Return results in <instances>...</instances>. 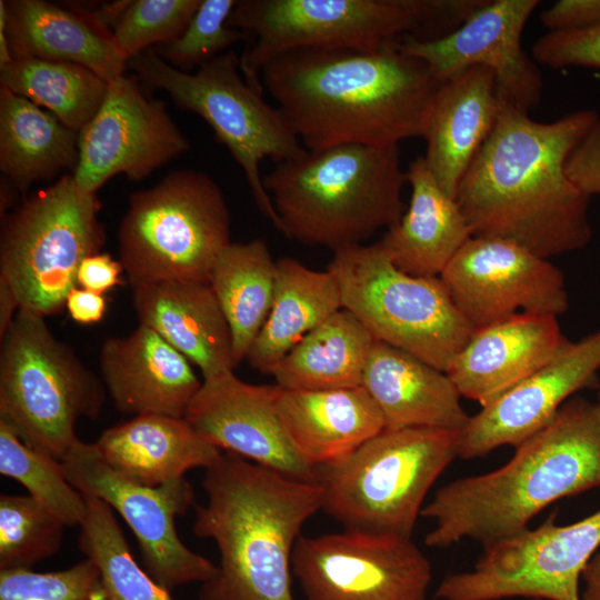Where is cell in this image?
Here are the masks:
<instances>
[{"label":"cell","mask_w":600,"mask_h":600,"mask_svg":"<svg viewBox=\"0 0 600 600\" xmlns=\"http://www.w3.org/2000/svg\"><path fill=\"white\" fill-rule=\"evenodd\" d=\"M439 278L474 330L520 312L558 317L569 309L561 270L506 239L470 237Z\"/></svg>","instance_id":"2e32d148"},{"label":"cell","mask_w":600,"mask_h":600,"mask_svg":"<svg viewBox=\"0 0 600 600\" xmlns=\"http://www.w3.org/2000/svg\"><path fill=\"white\" fill-rule=\"evenodd\" d=\"M550 31H571L600 22V0H559L540 14Z\"/></svg>","instance_id":"7bdbcfd3"},{"label":"cell","mask_w":600,"mask_h":600,"mask_svg":"<svg viewBox=\"0 0 600 600\" xmlns=\"http://www.w3.org/2000/svg\"><path fill=\"white\" fill-rule=\"evenodd\" d=\"M493 72L470 67L439 83L422 121L423 156L441 189L456 199L459 183L492 132L500 112Z\"/></svg>","instance_id":"603a6c76"},{"label":"cell","mask_w":600,"mask_h":600,"mask_svg":"<svg viewBox=\"0 0 600 600\" xmlns=\"http://www.w3.org/2000/svg\"><path fill=\"white\" fill-rule=\"evenodd\" d=\"M66 307L77 322H98L106 311V298L102 293L76 288L68 296Z\"/></svg>","instance_id":"f6af8a7d"},{"label":"cell","mask_w":600,"mask_h":600,"mask_svg":"<svg viewBox=\"0 0 600 600\" xmlns=\"http://www.w3.org/2000/svg\"><path fill=\"white\" fill-rule=\"evenodd\" d=\"M0 28L4 29L12 59L72 62L108 82L127 69L111 30L84 8L67 9L43 0H1Z\"/></svg>","instance_id":"cb8c5ba5"},{"label":"cell","mask_w":600,"mask_h":600,"mask_svg":"<svg viewBox=\"0 0 600 600\" xmlns=\"http://www.w3.org/2000/svg\"><path fill=\"white\" fill-rule=\"evenodd\" d=\"M460 431L383 429L321 470L322 510L344 529L411 538L423 500L458 457Z\"/></svg>","instance_id":"9c48e42d"},{"label":"cell","mask_w":600,"mask_h":600,"mask_svg":"<svg viewBox=\"0 0 600 600\" xmlns=\"http://www.w3.org/2000/svg\"><path fill=\"white\" fill-rule=\"evenodd\" d=\"M202 487L193 532L212 540L220 559L199 600H293V550L306 521L322 510V484L222 452Z\"/></svg>","instance_id":"277c9868"},{"label":"cell","mask_w":600,"mask_h":600,"mask_svg":"<svg viewBox=\"0 0 600 600\" xmlns=\"http://www.w3.org/2000/svg\"><path fill=\"white\" fill-rule=\"evenodd\" d=\"M280 232L308 246L361 244L404 213L399 144H342L278 163L263 179Z\"/></svg>","instance_id":"5b68a950"},{"label":"cell","mask_w":600,"mask_h":600,"mask_svg":"<svg viewBox=\"0 0 600 600\" xmlns=\"http://www.w3.org/2000/svg\"><path fill=\"white\" fill-rule=\"evenodd\" d=\"M123 271L120 261L108 253H98L86 258L78 270V284L83 289L103 293L120 282Z\"/></svg>","instance_id":"ee69618b"},{"label":"cell","mask_w":600,"mask_h":600,"mask_svg":"<svg viewBox=\"0 0 600 600\" xmlns=\"http://www.w3.org/2000/svg\"><path fill=\"white\" fill-rule=\"evenodd\" d=\"M600 487V410L569 399L502 467L439 488L421 516L434 521L424 543L471 539L482 548L529 528L552 502Z\"/></svg>","instance_id":"3957f363"},{"label":"cell","mask_w":600,"mask_h":600,"mask_svg":"<svg viewBox=\"0 0 600 600\" xmlns=\"http://www.w3.org/2000/svg\"><path fill=\"white\" fill-rule=\"evenodd\" d=\"M327 269L339 282L343 308L376 340L441 371L474 331L439 277L401 271L379 241L334 250Z\"/></svg>","instance_id":"7c38bea8"},{"label":"cell","mask_w":600,"mask_h":600,"mask_svg":"<svg viewBox=\"0 0 600 600\" xmlns=\"http://www.w3.org/2000/svg\"><path fill=\"white\" fill-rule=\"evenodd\" d=\"M230 213L218 183L198 170H174L130 194L118 230L129 284L190 281L209 284L230 244Z\"/></svg>","instance_id":"ba28073f"},{"label":"cell","mask_w":600,"mask_h":600,"mask_svg":"<svg viewBox=\"0 0 600 600\" xmlns=\"http://www.w3.org/2000/svg\"><path fill=\"white\" fill-rule=\"evenodd\" d=\"M581 600H600V552H597L587 564L583 573Z\"/></svg>","instance_id":"7dc6e473"},{"label":"cell","mask_w":600,"mask_h":600,"mask_svg":"<svg viewBox=\"0 0 600 600\" xmlns=\"http://www.w3.org/2000/svg\"><path fill=\"white\" fill-rule=\"evenodd\" d=\"M376 341L361 321L342 308L306 334L280 360L271 376L284 390L360 387Z\"/></svg>","instance_id":"1f68e13d"},{"label":"cell","mask_w":600,"mask_h":600,"mask_svg":"<svg viewBox=\"0 0 600 600\" xmlns=\"http://www.w3.org/2000/svg\"><path fill=\"white\" fill-rule=\"evenodd\" d=\"M103 384L116 408L128 414L184 418L202 386L190 361L158 332L139 324L100 350Z\"/></svg>","instance_id":"44dd1931"},{"label":"cell","mask_w":600,"mask_h":600,"mask_svg":"<svg viewBox=\"0 0 600 600\" xmlns=\"http://www.w3.org/2000/svg\"><path fill=\"white\" fill-rule=\"evenodd\" d=\"M0 473L22 484L67 527L86 519L87 499L68 481L61 461L29 447L1 421Z\"/></svg>","instance_id":"d590c367"},{"label":"cell","mask_w":600,"mask_h":600,"mask_svg":"<svg viewBox=\"0 0 600 600\" xmlns=\"http://www.w3.org/2000/svg\"><path fill=\"white\" fill-rule=\"evenodd\" d=\"M234 0H201L183 33L153 51L173 68L188 72L226 52L248 34L227 24Z\"/></svg>","instance_id":"f35d334b"},{"label":"cell","mask_w":600,"mask_h":600,"mask_svg":"<svg viewBox=\"0 0 600 600\" xmlns=\"http://www.w3.org/2000/svg\"><path fill=\"white\" fill-rule=\"evenodd\" d=\"M342 308L340 286L331 271L310 269L293 258L278 260L271 309L247 361L271 374L306 334Z\"/></svg>","instance_id":"f546056e"},{"label":"cell","mask_w":600,"mask_h":600,"mask_svg":"<svg viewBox=\"0 0 600 600\" xmlns=\"http://www.w3.org/2000/svg\"><path fill=\"white\" fill-rule=\"evenodd\" d=\"M276 276L277 261L261 239L231 242L214 262L209 286L229 324L236 366L268 318Z\"/></svg>","instance_id":"d6a6232c"},{"label":"cell","mask_w":600,"mask_h":600,"mask_svg":"<svg viewBox=\"0 0 600 600\" xmlns=\"http://www.w3.org/2000/svg\"><path fill=\"white\" fill-rule=\"evenodd\" d=\"M278 412L298 456L319 471L341 463L384 429L378 406L362 386L326 391L281 388Z\"/></svg>","instance_id":"484cf974"},{"label":"cell","mask_w":600,"mask_h":600,"mask_svg":"<svg viewBox=\"0 0 600 600\" xmlns=\"http://www.w3.org/2000/svg\"><path fill=\"white\" fill-rule=\"evenodd\" d=\"M86 499L88 512L80 526L79 548L99 569L109 600H173L137 563L114 511L97 498Z\"/></svg>","instance_id":"e575fe53"},{"label":"cell","mask_w":600,"mask_h":600,"mask_svg":"<svg viewBox=\"0 0 600 600\" xmlns=\"http://www.w3.org/2000/svg\"><path fill=\"white\" fill-rule=\"evenodd\" d=\"M18 311L19 303L16 294L8 282L0 277V338L9 329Z\"/></svg>","instance_id":"bcb514c9"},{"label":"cell","mask_w":600,"mask_h":600,"mask_svg":"<svg viewBox=\"0 0 600 600\" xmlns=\"http://www.w3.org/2000/svg\"><path fill=\"white\" fill-rule=\"evenodd\" d=\"M392 42L376 52L301 48L269 61L260 81L308 151L420 138L439 81Z\"/></svg>","instance_id":"7a4b0ae2"},{"label":"cell","mask_w":600,"mask_h":600,"mask_svg":"<svg viewBox=\"0 0 600 600\" xmlns=\"http://www.w3.org/2000/svg\"><path fill=\"white\" fill-rule=\"evenodd\" d=\"M117 473L136 483L158 487L211 467L222 454L186 418L136 416L104 430L93 442Z\"/></svg>","instance_id":"83f0119b"},{"label":"cell","mask_w":600,"mask_h":600,"mask_svg":"<svg viewBox=\"0 0 600 600\" xmlns=\"http://www.w3.org/2000/svg\"><path fill=\"white\" fill-rule=\"evenodd\" d=\"M362 387L378 406L386 429L461 431L470 419L444 371L378 340L366 364Z\"/></svg>","instance_id":"4316f807"},{"label":"cell","mask_w":600,"mask_h":600,"mask_svg":"<svg viewBox=\"0 0 600 600\" xmlns=\"http://www.w3.org/2000/svg\"><path fill=\"white\" fill-rule=\"evenodd\" d=\"M0 600H109V597L99 569L86 558L51 572L0 570Z\"/></svg>","instance_id":"ab89813d"},{"label":"cell","mask_w":600,"mask_h":600,"mask_svg":"<svg viewBox=\"0 0 600 600\" xmlns=\"http://www.w3.org/2000/svg\"><path fill=\"white\" fill-rule=\"evenodd\" d=\"M531 57L552 69H600V22L581 30L549 31L533 43Z\"/></svg>","instance_id":"60d3db41"},{"label":"cell","mask_w":600,"mask_h":600,"mask_svg":"<svg viewBox=\"0 0 600 600\" xmlns=\"http://www.w3.org/2000/svg\"><path fill=\"white\" fill-rule=\"evenodd\" d=\"M484 0H241L227 24L253 38L240 58L247 83L263 93L262 68L294 49L376 52L411 37L436 40L459 28Z\"/></svg>","instance_id":"8992f818"},{"label":"cell","mask_w":600,"mask_h":600,"mask_svg":"<svg viewBox=\"0 0 600 600\" xmlns=\"http://www.w3.org/2000/svg\"><path fill=\"white\" fill-rule=\"evenodd\" d=\"M100 208L96 193L63 174L1 218L0 277L20 310L44 318L66 307L81 262L104 246Z\"/></svg>","instance_id":"30bf717a"},{"label":"cell","mask_w":600,"mask_h":600,"mask_svg":"<svg viewBox=\"0 0 600 600\" xmlns=\"http://www.w3.org/2000/svg\"><path fill=\"white\" fill-rule=\"evenodd\" d=\"M292 573L304 600H428L432 578L411 538L353 529L301 536Z\"/></svg>","instance_id":"9a60e30c"},{"label":"cell","mask_w":600,"mask_h":600,"mask_svg":"<svg viewBox=\"0 0 600 600\" xmlns=\"http://www.w3.org/2000/svg\"><path fill=\"white\" fill-rule=\"evenodd\" d=\"M597 404H598V408H599V410H600V393H599V401H598Z\"/></svg>","instance_id":"c3c4849f"},{"label":"cell","mask_w":600,"mask_h":600,"mask_svg":"<svg viewBox=\"0 0 600 600\" xmlns=\"http://www.w3.org/2000/svg\"><path fill=\"white\" fill-rule=\"evenodd\" d=\"M78 140L51 112L0 86V169L16 189L74 170Z\"/></svg>","instance_id":"4dcf8cb0"},{"label":"cell","mask_w":600,"mask_h":600,"mask_svg":"<svg viewBox=\"0 0 600 600\" xmlns=\"http://www.w3.org/2000/svg\"><path fill=\"white\" fill-rule=\"evenodd\" d=\"M78 146L72 177L89 193L117 174L141 180L190 149L166 103L148 98L134 74L109 82L101 108L79 132Z\"/></svg>","instance_id":"e0dca14e"},{"label":"cell","mask_w":600,"mask_h":600,"mask_svg":"<svg viewBox=\"0 0 600 600\" xmlns=\"http://www.w3.org/2000/svg\"><path fill=\"white\" fill-rule=\"evenodd\" d=\"M598 117L583 109L539 122L501 104L457 190L471 236L510 240L544 259L584 248L592 237L591 197L566 166Z\"/></svg>","instance_id":"6da1fadb"},{"label":"cell","mask_w":600,"mask_h":600,"mask_svg":"<svg viewBox=\"0 0 600 600\" xmlns=\"http://www.w3.org/2000/svg\"><path fill=\"white\" fill-rule=\"evenodd\" d=\"M411 187L409 206L379 241L401 271L418 277H439L472 237L456 201L438 184L423 156L406 170Z\"/></svg>","instance_id":"f1b7e54d"},{"label":"cell","mask_w":600,"mask_h":600,"mask_svg":"<svg viewBox=\"0 0 600 600\" xmlns=\"http://www.w3.org/2000/svg\"><path fill=\"white\" fill-rule=\"evenodd\" d=\"M566 169L586 194H600V114L570 153Z\"/></svg>","instance_id":"b9f144b4"},{"label":"cell","mask_w":600,"mask_h":600,"mask_svg":"<svg viewBox=\"0 0 600 600\" xmlns=\"http://www.w3.org/2000/svg\"><path fill=\"white\" fill-rule=\"evenodd\" d=\"M0 83L47 108L80 132L101 108L109 82L87 67L38 58H18L0 67Z\"/></svg>","instance_id":"836d02e7"},{"label":"cell","mask_w":600,"mask_h":600,"mask_svg":"<svg viewBox=\"0 0 600 600\" xmlns=\"http://www.w3.org/2000/svg\"><path fill=\"white\" fill-rule=\"evenodd\" d=\"M127 68L147 88L164 90L178 108L197 113L212 128L242 168L259 210L280 230L259 164L264 158L277 163L298 159L308 150L277 108L241 77L240 58L226 51L188 73L150 48L130 58Z\"/></svg>","instance_id":"8fae6325"},{"label":"cell","mask_w":600,"mask_h":600,"mask_svg":"<svg viewBox=\"0 0 600 600\" xmlns=\"http://www.w3.org/2000/svg\"><path fill=\"white\" fill-rule=\"evenodd\" d=\"M61 463L78 491L103 501L121 516L136 537L144 570L163 589L170 592L214 577L217 566L189 549L178 536L176 519L194 501L186 478L158 487L136 483L107 466L93 442L80 439Z\"/></svg>","instance_id":"5bb4252c"},{"label":"cell","mask_w":600,"mask_h":600,"mask_svg":"<svg viewBox=\"0 0 600 600\" xmlns=\"http://www.w3.org/2000/svg\"><path fill=\"white\" fill-rule=\"evenodd\" d=\"M278 384H252L233 371L202 381L184 416L208 442L288 477L320 482L293 449L278 412Z\"/></svg>","instance_id":"ffe728a7"},{"label":"cell","mask_w":600,"mask_h":600,"mask_svg":"<svg viewBox=\"0 0 600 600\" xmlns=\"http://www.w3.org/2000/svg\"><path fill=\"white\" fill-rule=\"evenodd\" d=\"M568 339L551 314L520 312L476 329L446 373L484 406L549 362Z\"/></svg>","instance_id":"7402d4cb"},{"label":"cell","mask_w":600,"mask_h":600,"mask_svg":"<svg viewBox=\"0 0 600 600\" xmlns=\"http://www.w3.org/2000/svg\"><path fill=\"white\" fill-rule=\"evenodd\" d=\"M600 330L567 340L539 370L481 407L460 431L458 457H484L502 446L517 448L543 429L572 394L596 387Z\"/></svg>","instance_id":"d6986e66"},{"label":"cell","mask_w":600,"mask_h":600,"mask_svg":"<svg viewBox=\"0 0 600 600\" xmlns=\"http://www.w3.org/2000/svg\"><path fill=\"white\" fill-rule=\"evenodd\" d=\"M201 0H134L130 1L114 22L113 41L128 61L133 56L178 39Z\"/></svg>","instance_id":"74e56055"},{"label":"cell","mask_w":600,"mask_h":600,"mask_svg":"<svg viewBox=\"0 0 600 600\" xmlns=\"http://www.w3.org/2000/svg\"><path fill=\"white\" fill-rule=\"evenodd\" d=\"M538 6V0H486L451 33L427 41L407 37L398 44L439 81L474 66L490 69L500 103L529 113L540 103L543 80L521 38Z\"/></svg>","instance_id":"ac0fdd59"},{"label":"cell","mask_w":600,"mask_h":600,"mask_svg":"<svg viewBox=\"0 0 600 600\" xmlns=\"http://www.w3.org/2000/svg\"><path fill=\"white\" fill-rule=\"evenodd\" d=\"M0 340V421L61 461L79 439L78 420L101 413L103 381L34 313L19 309Z\"/></svg>","instance_id":"52a82bcc"},{"label":"cell","mask_w":600,"mask_h":600,"mask_svg":"<svg viewBox=\"0 0 600 600\" xmlns=\"http://www.w3.org/2000/svg\"><path fill=\"white\" fill-rule=\"evenodd\" d=\"M552 512L539 527L483 548L470 570L446 577L440 600H581L582 573L600 548V509L569 524Z\"/></svg>","instance_id":"4fadbf2b"},{"label":"cell","mask_w":600,"mask_h":600,"mask_svg":"<svg viewBox=\"0 0 600 600\" xmlns=\"http://www.w3.org/2000/svg\"><path fill=\"white\" fill-rule=\"evenodd\" d=\"M131 288L139 324L196 364L203 380L233 371L231 331L209 284L154 281Z\"/></svg>","instance_id":"d4e9b609"},{"label":"cell","mask_w":600,"mask_h":600,"mask_svg":"<svg viewBox=\"0 0 600 600\" xmlns=\"http://www.w3.org/2000/svg\"><path fill=\"white\" fill-rule=\"evenodd\" d=\"M67 527L31 496H0V570L31 569L61 548Z\"/></svg>","instance_id":"8d00e7d4"},{"label":"cell","mask_w":600,"mask_h":600,"mask_svg":"<svg viewBox=\"0 0 600 600\" xmlns=\"http://www.w3.org/2000/svg\"><path fill=\"white\" fill-rule=\"evenodd\" d=\"M530 600H539V599H530Z\"/></svg>","instance_id":"681fc988"}]
</instances>
